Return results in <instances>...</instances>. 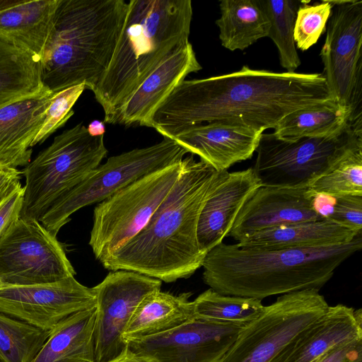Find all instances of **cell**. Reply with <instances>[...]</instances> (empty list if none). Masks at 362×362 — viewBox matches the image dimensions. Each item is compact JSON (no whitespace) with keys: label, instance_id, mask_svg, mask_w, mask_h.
<instances>
[{"label":"cell","instance_id":"obj_1","mask_svg":"<svg viewBox=\"0 0 362 362\" xmlns=\"http://www.w3.org/2000/svg\"><path fill=\"white\" fill-rule=\"evenodd\" d=\"M332 100L322 74L274 72L243 66L226 74L184 80L155 111L151 127L167 138L211 122L264 132L274 129L295 110Z\"/></svg>","mask_w":362,"mask_h":362},{"label":"cell","instance_id":"obj_2","mask_svg":"<svg viewBox=\"0 0 362 362\" xmlns=\"http://www.w3.org/2000/svg\"><path fill=\"white\" fill-rule=\"evenodd\" d=\"M221 172L192 154L185 157L178 180L146 225L100 262L103 266L166 283L192 276L206 255L197 242L199 217Z\"/></svg>","mask_w":362,"mask_h":362},{"label":"cell","instance_id":"obj_3","mask_svg":"<svg viewBox=\"0 0 362 362\" xmlns=\"http://www.w3.org/2000/svg\"><path fill=\"white\" fill-rule=\"evenodd\" d=\"M362 247V234L329 247L259 249L223 242L203 260L205 284L223 295L262 299L306 289L320 291L336 269Z\"/></svg>","mask_w":362,"mask_h":362},{"label":"cell","instance_id":"obj_4","mask_svg":"<svg viewBox=\"0 0 362 362\" xmlns=\"http://www.w3.org/2000/svg\"><path fill=\"white\" fill-rule=\"evenodd\" d=\"M110 62L92 90L115 124L119 108L146 77L170 53L189 42L190 0H131Z\"/></svg>","mask_w":362,"mask_h":362},{"label":"cell","instance_id":"obj_5","mask_svg":"<svg viewBox=\"0 0 362 362\" xmlns=\"http://www.w3.org/2000/svg\"><path fill=\"white\" fill-rule=\"evenodd\" d=\"M128 8L124 0H59L40 61L43 85L53 93L79 84L92 90L110 62Z\"/></svg>","mask_w":362,"mask_h":362},{"label":"cell","instance_id":"obj_6","mask_svg":"<svg viewBox=\"0 0 362 362\" xmlns=\"http://www.w3.org/2000/svg\"><path fill=\"white\" fill-rule=\"evenodd\" d=\"M104 135L79 123L57 136L21 171L25 177L20 218L38 221L60 197L86 180L106 156Z\"/></svg>","mask_w":362,"mask_h":362},{"label":"cell","instance_id":"obj_7","mask_svg":"<svg viewBox=\"0 0 362 362\" xmlns=\"http://www.w3.org/2000/svg\"><path fill=\"white\" fill-rule=\"evenodd\" d=\"M361 145L362 126L351 123L325 137L286 140L273 133H262L252 169L261 186L306 188Z\"/></svg>","mask_w":362,"mask_h":362},{"label":"cell","instance_id":"obj_8","mask_svg":"<svg viewBox=\"0 0 362 362\" xmlns=\"http://www.w3.org/2000/svg\"><path fill=\"white\" fill-rule=\"evenodd\" d=\"M182 160L137 179L96 205L88 243L96 259H106L146 225L178 180Z\"/></svg>","mask_w":362,"mask_h":362},{"label":"cell","instance_id":"obj_9","mask_svg":"<svg viewBox=\"0 0 362 362\" xmlns=\"http://www.w3.org/2000/svg\"><path fill=\"white\" fill-rule=\"evenodd\" d=\"M187 151L170 138L109 158L83 182L56 200L39 222L57 236L78 209L100 202L137 179L181 161Z\"/></svg>","mask_w":362,"mask_h":362},{"label":"cell","instance_id":"obj_10","mask_svg":"<svg viewBox=\"0 0 362 362\" xmlns=\"http://www.w3.org/2000/svg\"><path fill=\"white\" fill-rule=\"evenodd\" d=\"M329 305L316 289L283 294L245 324L219 362H274Z\"/></svg>","mask_w":362,"mask_h":362},{"label":"cell","instance_id":"obj_11","mask_svg":"<svg viewBox=\"0 0 362 362\" xmlns=\"http://www.w3.org/2000/svg\"><path fill=\"white\" fill-rule=\"evenodd\" d=\"M320 52L332 98L348 111L349 123L362 125V0H331Z\"/></svg>","mask_w":362,"mask_h":362},{"label":"cell","instance_id":"obj_12","mask_svg":"<svg viewBox=\"0 0 362 362\" xmlns=\"http://www.w3.org/2000/svg\"><path fill=\"white\" fill-rule=\"evenodd\" d=\"M62 245L38 221L17 220L0 239V283L31 286L74 276Z\"/></svg>","mask_w":362,"mask_h":362},{"label":"cell","instance_id":"obj_13","mask_svg":"<svg viewBox=\"0 0 362 362\" xmlns=\"http://www.w3.org/2000/svg\"><path fill=\"white\" fill-rule=\"evenodd\" d=\"M245 324L195 317L168 331L129 341L145 362H219Z\"/></svg>","mask_w":362,"mask_h":362},{"label":"cell","instance_id":"obj_14","mask_svg":"<svg viewBox=\"0 0 362 362\" xmlns=\"http://www.w3.org/2000/svg\"><path fill=\"white\" fill-rule=\"evenodd\" d=\"M162 281L137 272L112 271L93 287L96 315L94 341L96 362H107L127 346L122 339L134 310L148 294L160 291Z\"/></svg>","mask_w":362,"mask_h":362},{"label":"cell","instance_id":"obj_15","mask_svg":"<svg viewBox=\"0 0 362 362\" xmlns=\"http://www.w3.org/2000/svg\"><path fill=\"white\" fill-rule=\"evenodd\" d=\"M94 306L93 288L81 284L74 276L0 288V313L49 332L66 317Z\"/></svg>","mask_w":362,"mask_h":362},{"label":"cell","instance_id":"obj_16","mask_svg":"<svg viewBox=\"0 0 362 362\" xmlns=\"http://www.w3.org/2000/svg\"><path fill=\"white\" fill-rule=\"evenodd\" d=\"M312 197L309 187L260 186L240 210L228 236L238 242L280 225L322 220L312 207Z\"/></svg>","mask_w":362,"mask_h":362},{"label":"cell","instance_id":"obj_17","mask_svg":"<svg viewBox=\"0 0 362 362\" xmlns=\"http://www.w3.org/2000/svg\"><path fill=\"white\" fill-rule=\"evenodd\" d=\"M202 69L188 42L166 57L127 97L115 124L151 127V118L163 100L192 72Z\"/></svg>","mask_w":362,"mask_h":362},{"label":"cell","instance_id":"obj_18","mask_svg":"<svg viewBox=\"0 0 362 362\" xmlns=\"http://www.w3.org/2000/svg\"><path fill=\"white\" fill-rule=\"evenodd\" d=\"M263 132L240 124L211 122L188 127L170 139L221 172L251 158Z\"/></svg>","mask_w":362,"mask_h":362},{"label":"cell","instance_id":"obj_19","mask_svg":"<svg viewBox=\"0 0 362 362\" xmlns=\"http://www.w3.org/2000/svg\"><path fill=\"white\" fill-rule=\"evenodd\" d=\"M260 186L252 168L221 172L199 217L197 235L201 252L206 255L223 242L244 204Z\"/></svg>","mask_w":362,"mask_h":362},{"label":"cell","instance_id":"obj_20","mask_svg":"<svg viewBox=\"0 0 362 362\" xmlns=\"http://www.w3.org/2000/svg\"><path fill=\"white\" fill-rule=\"evenodd\" d=\"M359 339H362L361 309L342 304L329 305L281 351L274 362H313L331 349Z\"/></svg>","mask_w":362,"mask_h":362},{"label":"cell","instance_id":"obj_21","mask_svg":"<svg viewBox=\"0 0 362 362\" xmlns=\"http://www.w3.org/2000/svg\"><path fill=\"white\" fill-rule=\"evenodd\" d=\"M54 93L46 86L38 93L0 108V165L26 166L31 146L45 121Z\"/></svg>","mask_w":362,"mask_h":362},{"label":"cell","instance_id":"obj_22","mask_svg":"<svg viewBox=\"0 0 362 362\" xmlns=\"http://www.w3.org/2000/svg\"><path fill=\"white\" fill-rule=\"evenodd\" d=\"M59 0H0V40L40 61Z\"/></svg>","mask_w":362,"mask_h":362},{"label":"cell","instance_id":"obj_23","mask_svg":"<svg viewBox=\"0 0 362 362\" xmlns=\"http://www.w3.org/2000/svg\"><path fill=\"white\" fill-rule=\"evenodd\" d=\"M358 235L332 221L320 220L287 223L257 231L238 244L267 250L322 247L349 243Z\"/></svg>","mask_w":362,"mask_h":362},{"label":"cell","instance_id":"obj_24","mask_svg":"<svg viewBox=\"0 0 362 362\" xmlns=\"http://www.w3.org/2000/svg\"><path fill=\"white\" fill-rule=\"evenodd\" d=\"M191 292L177 296L160 291L146 296L134 310L122 339H132L152 336L172 329L194 317Z\"/></svg>","mask_w":362,"mask_h":362},{"label":"cell","instance_id":"obj_25","mask_svg":"<svg viewBox=\"0 0 362 362\" xmlns=\"http://www.w3.org/2000/svg\"><path fill=\"white\" fill-rule=\"evenodd\" d=\"M95 306L76 313L50 332L33 362H96Z\"/></svg>","mask_w":362,"mask_h":362},{"label":"cell","instance_id":"obj_26","mask_svg":"<svg viewBox=\"0 0 362 362\" xmlns=\"http://www.w3.org/2000/svg\"><path fill=\"white\" fill-rule=\"evenodd\" d=\"M219 7L221 16L216 24L225 48L244 50L268 36L270 23L256 0H223Z\"/></svg>","mask_w":362,"mask_h":362},{"label":"cell","instance_id":"obj_27","mask_svg":"<svg viewBox=\"0 0 362 362\" xmlns=\"http://www.w3.org/2000/svg\"><path fill=\"white\" fill-rule=\"evenodd\" d=\"M44 87L40 61L0 40V108L35 95Z\"/></svg>","mask_w":362,"mask_h":362},{"label":"cell","instance_id":"obj_28","mask_svg":"<svg viewBox=\"0 0 362 362\" xmlns=\"http://www.w3.org/2000/svg\"><path fill=\"white\" fill-rule=\"evenodd\" d=\"M349 119L346 109L332 100L286 115L273 134L286 140L330 136L341 132L349 123Z\"/></svg>","mask_w":362,"mask_h":362},{"label":"cell","instance_id":"obj_29","mask_svg":"<svg viewBox=\"0 0 362 362\" xmlns=\"http://www.w3.org/2000/svg\"><path fill=\"white\" fill-rule=\"evenodd\" d=\"M269 19L268 33L276 46L281 66L288 72H295L300 65L294 41V26L300 0H256Z\"/></svg>","mask_w":362,"mask_h":362},{"label":"cell","instance_id":"obj_30","mask_svg":"<svg viewBox=\"0 0 362 362\" xmlns=\"http://www.w3.org/2000/svg\"><path fill=\"white\" fill-rule=\"evenodd\" d=\"M192 302L195 317L225 322L247 324L258 317L264 308L260 300L223 295L211 288Z\"/></svg>","mask_w":362,"mask_h":362},{"label":"cell","instance_id":"obj_31","mask_svg":"<svg viewBox=\"0 0 362 362\" xmlns=\"http://www.w3.org/2000/svg\"><path fill=\"white\" fill-rule=\"evenodd\" d=\"M49 334L0 313V362H33Z\"/></svg>","mask_w":362,"mask_h":362},{"label":"cell","instance_id":"obj_32","mask_svg":"<svg viewBox=\"0 0 362 362\" xmlns=\"http://www.w3.org/2000/svg\"><path fill=\"white\" fill-rule=\"evenodd\" d=\"M309 189L330 194H362V145L347 152Z\"/></svg>","mask_w":362,"mask_h":362},{"label":"cell","instance_id":"obj_33","mask_svg":"<svg viewBox=\"0 0 362 362\" xmlns=\"http://www.w3.org/2000/svg\"><path fill=\"white\" fill-rule=\"evenodd\" d=\"M305 2L299 7L294 26V41L302 51L308 49L318 40L324 32L332 11V1L309 4Z\"/></svg>","mask_w":362,"mask_h":362},{"label":"cell","instance_id":"obj_34","mask_svg":"<svg viewBox=\"0 0 362 362\" xmlns=\"http://www.w3.org/2000/svg\"><path fill=\"white\" fill-rule=\"evenodd\" d=\"M85 89L84 84H79L54 93L47 110L45 121L32 143V147L42 143L64 125L74 115L72 107Z\"/></svg>","mask_w":362,"mask_h":362},{"label":"cell","instance_id":"obj_35","mask_svg":"<svg viewBox=\"0 0 362 362\" xmlns=\"http://www.w3.org/2000/svg\"><path fill=\"white\" fill-rule=\"evenodd\" d=\"M335 195V203L328 221L345 227L356 234L362 233V194Z\"/></svg>","mask_w":362,"mask_h":362},{"label":"cell","instance_id":"obj_36","mask_svg":"<svg viewBox=\"0 0 362 362\" xmlns=\"http://www.w3.org/2000/svg\"><path fill=\"white\" fill-rule=\"evenodd\" d=\"M313 362H362V339L339 345Z\"/></svg>","mask_w":362,"mask_h":362},{"label":"cell","instance_id":"obj_37","mask_svg":"<svg viewBox=\"0 0 362 362\" xmlns=\"http://www.w3.org/2000/svg\"><path fill=\"white\" fill-rule=\"evenodd\" d=\"M23 199V188L13 194L0 206V239L20 218Z\"/></svg>","mask_w":362,"mask_h":362},{"label":"cell","instance_id":"obj_38","mask_svg":"<svg viewBox=\"0 0 362 362\" xmlns=\"http://www.w3.org/2000/svg\"><path fill=\"white\" fill-rule=\"evenodd\" d=\"M21 174V172L16 168L0 165V206L23 187Z\"/></svg>","mask_w":362,"mask_h":362},{"label":"cell","instance_id":"obj_39","mask_svg":"<svg viewBox=\"0 0 362 362\" xmlns=\"http://www.w3.org/2000/svg\"><path fill=\"white\" fill-rule=\"evenodd\" d=\"M107 362H145L134 354L127 346L115 358Z\"/></svg>","mask_w":362,"mask_h":362},{"label":"cell","instance_id":"obj_40","mask_svg":"<svg viewBox=\"0 0 362 362\" xmlns=\"http://www.w3.org/2000/svg\"><path fill=\"white\" fill-rule=\"evenodd\" d=\"M89 134L94 136L104 135L105 132V127L103 122L99 120H94L91 122L88 127Z\"/></svg>","mask_w":362,"mask_h":362},{"label":"cell","instance_id":"obj_41","mask_svg":"<svg viewBox=\"0 0 362 362\" xmlns=\"http://www.w3.org/2000/svg\"><path fill=\"white\" fill-rule=\"evenodd\" d=\"M1 287H2V285H1V284L0 283V288H1Z\"/></svg>","mask_w":362,"mask_h":362}]
</instances>
